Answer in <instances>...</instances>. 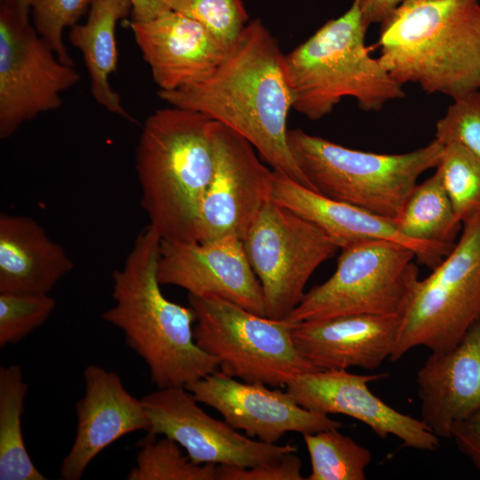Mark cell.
I'll return each instance as SVG.
<instances>
[{
	"instance_id": "1",
	"label": "cell",
	"mask_w": 480,
	"mask_h": 480,
	"mask_svg": "<svg viewBox=\"0 0 480 480\" xmlns=\"http://www.w3.org/2000/svg\"><path fill=\"white\" fill-rule=\"evenodd\" d=\"M284 56L276 38L256 19L208 78L158 95L171 106L199 112L235 131L275 172L311 189L288 144L292 107Z\"/></svg>"
},
{
	"instance_id": "2",
	"label": "cell",
	"mask_w": 480,
	"mask_h": 480,
	"mask_svg": "<svg viewBox=\"0 0 480 480\" xmlns=\"http://www.w3.org/2000/svg\"><path fill=\"white\" fill-rule=\"evenodd\" d=\"M160 244L149 225L139 233L123 267L112 274L114 305L102 319L123 332L157 388L186 387L217 371L219 361L196 344L191 307L163 294L157 278Z\"/></svg>"
},
{
	"instance_id": "3",
	"label": "cell",
	"mask_w": 480,
	"mask_h": 480,
	"mask_svg": "<svg viewBox=\"0 0 480 480\" xmlns=\"http://www.w3.org/2000/svg\"><path fill=\"white\" fill-rule=\"evenodd\" d=\"M381 65L452 100L480 91V1L404 0L381 23Z\"/></svg>"
},
{
	"instance_id": "4",
	"label": "cell",
	"mask_w": 480,
	"mask_h": 480,
	"mask_svg": "<svg viewBox=\"0 0 480 480\" xmlns=\"http://www.w3.org/2000/svg\"><path fill=\"white\" fill-rule=\"evenodd\" d=\"M213 120L174 107L145 121L136 148L141 205L162 240L196 242V225L213 170Z\"/></svg>"
},
{
	"instance_id": "5",
	"label": "cell",
	"mask_w": 480,
	"mask_h": 480,
	"mask_svg": "<svg viewBox=\"0 0 480 480\" xmlns=\"http://www.w3.org/2000/svg\"><path fill=\"white\" fill-rule=\"evenodd\" d=\"M362 3L353 0L342 15L284 56L292 107L310 120L330 114L343 98L355 99L362 110L370 112L406 95L403 84L365 44L369 26Z\"/></svg>"
},
{
	"instance_id": "6",
	"label": "cell",
	"mask_w": 480,
	"mask_h": 480,
	"mask_svg": "<svg viewBox=\"0 0 480 480\" xmlns=\"http://www.w3.org/2000/svg\"><path fill=\"white\" fill-rule=\"evenodd\" d=\"M288 144L310 188L392 221L400 215L419 177L436 168L444 144L428 145L402 154L352 149L296 128Z\"/></svg>"
},
{
	"instance_id": "7",
	"label": "cell",
	"mask_w": 480,
	"mask_h": 480,
	"mask_svg": "<svg viewBox=\"0 0 480 480\" xmlns=\"http://www.w3.org/2000/svg\"><path fill=\"white\" fill-rule=\"evenodd\" d=\"M196 344L219 361L220 371L246 382L284 386L318 371L298 351L292 324L254 314L216 296L188 295Z\"/></svg>"
},
{
	"instance_id": "8",
	"label": "cell",
	"mask_w": 480,
	"mask_h": 480,
	"mask_svg": "<svg viewBox=\"0 0 480 480\" xmlns=\"http://www.w3.org/2000/svg\"><path fill=\"white\" fill-rule=\"evenodd\" d=\"M332 276L305 292L290 324L354 314L403 316L419 281L414 252L387 240L342 248Z\"/></svg>"
},
{
	"instance_id": "9",
	"label": "cell",
	"mask_w": 480,
	"mask_h": 480,
	"mask_svg": "<svg viewBox=\"0 0 480 480\" xmlns=\"http://www.w3.org/2000/svg\"><path fill=\"white\" fill-rule=\"evenodd\" d=\"M480 316V214L463 223L452 252L416 284L389 359L418 346L447 352Z\"/></svg>"
},
{
	"instance_id": "10",
	"label": "cell",
	"mask_w": 480,
	"mask_h": 480,
	"mask_svg": "<svg viewBox=\"0 0 480 480\" xmlns=\"http://www.w3.org/2000/svg\"><path fill=\"white\" fill-rule=\"evenodd\" d=\"M243 242L262 288L266 316L275 320L288 317L315 270L340 249L316 225L273 200Z\"/></svg>"
},
{
	"instance_id": "11",
	"label": "cell",
	"mask_w": 480,
	"mask_h": 480,
	"mask_svg": "<svg viewBox=\"0 0 480 480\" xmlns=\"http://www.w3.org/2000/svg\"><path fill=\"white\" fill-rule=\"evenodd\" d=\"M16 0L0 7V138L25 122L58 109L61 94L80 80L75 66L62 63L31 25Z\"/></svg>"
},
{
	"instance_id": "12",
	"label": "cell",
	"mask_w": 480,
	"mask_h": 480,
	"mask_svg": "<svg viewBox=\"0 0 480 480\" xmlns=\"http://www.w3.org/2000/svg\"><path fill=\"white\" fill-rule=\"evenodd\" d=\"M213 170L196 225V240L227 236L244 240L252 224L272 200L274 170L260 160L244 137L213 121Z\"/></svg>"
},
{
	"instance_id": "13",
	"label": "cell",
	"mask_w": 480,
	"mask_h": 480,
	"mask_svg": "<svg viewBox=\"0 0 480 480\" xmlns=\"http://www.w3.org/2000/svg\"><path fill=\"white\" fill-rule=\"evenodd\" d=\"M141 400L150 424L148 433L174 440L196 464L252 468L297 452L290 444H267L240 434L206 413L185 387L158 388Z\"/></svg>"
},
{
	"instance_id": "14",
	"label": "cell",
	"mask_w": 480,
	"mask_h": 480,
	"mask_svg": "<svg viewBox=\"0 0 480 480\" xmlns=\"http://www.w3.org/2000/svg\"><path fill=\"white\" fill-rule=\"evenodd\" d=\"M268 387L215 371L185 388L232 428L267 444H276L287 432L304 435L342 427L327 414L302 407L287 391Z\"/></svg>"
},
{
	"instance_id": "15",
	"label": "cell",
	"mask_w": 480,
	"mask_h": 480,
	"mask_svg": "<svg viewBox=\"0 0 480 480\" xmlns=\"http://www.w3.org/2000/svg\"><path fill=\"white\" fill-rule=\"evenodd\" d=\"M157 278L190 295L216 296L266 316L260 283L238 237L209 243L161 239Z\"/></svg>"
},
{
	"instance_id": "16",
	"label": "cell",
	"mask_w": 480,
	"mask_h": 480,
	"mask_svg": "<svg viewBox=\"0 0 480 480\" xmlns=\"http://www.w3.org/2000/svg\"><path fill=\"white\" fill-rule=\"evenodd\" d=\"M385 376L356 374L348 370L314 371L296 376L285 388L300 405L309 411L352 417L381 438L396 436L404 447L436 450L439 437L421 420L396 411L371 391L368 383Z\"/></svg>"
},
{
	"instance_id": "17",
	"label": "cell",
	"mask_w": 480,
	"mask_h": 480,
	"mask_svg": "<svg viewBox=\"0 0 480 480\" xmlns=\"http://www.w3.org/2000/svg\"><path fill=\"white\" fill-rule=\"evenodd\" d=\"M84 380V395L76 404L75 439L60 468L63 480H79L92 460L119 438L149 430L142 400L128 392L116 372L89 364Z\"/></svg>"
},
{
	"instance_id": "18",
	"label": "cell",
	"mask_w": 480,
	"mask_h": 480,
	"mask_svg": "<svg viewBox=\"0 0 480 480\" xmlns=\"http://www.w3.org/2000/svg\"><path fill=\"white\" fill-rule=\"evenodd\" d=\"M128 25L160 91L205 80L230 47L198 21L172 10L147 21L131 20Z\"/></svg>"
},
{
	"instance_id": "19",
	"label": "cell",
	"mask_w": 480,
	"mask_h": 480,
	"mask_svg": "<svg viewBox=\"0 0 480 480\" xmlns=\"http://www.w3.org/2000/svg\"><path fill=\"white\" fill-rule=\"evenodd\" d=\"M402 316L354 314L292 324L300 354L318 371L377 369L391 356Z\"/></svg>"
},
{
	"instance_id": "20",
	"label": "cell",
	"mask_w": 480,
	"mask_h": 480,
	"mask_svg": "<svg viewBox=\"0 0 480 480\" xmlns=\"http://www.w3.org/2000/svg\"><path fill=\"white\" fill-rule=\"evenodd\" d=\"M272 200L316 225L340 249L368 240H387L412 250L420 264L433 269L455 245L411 240L392 220L324 196L275 171Z\"/></svg>"
},
{
	"instance_id": "21",
	"label": "cell",
	"mask_w": 480,
	"mask_h": 480,
	"mask_svg": "<svg viewBox=\"0 0 480 480\" xmlns=\"http://www.w3.org/2000/svg\"><path fill=\"white\" fill-rule=\"evenodd\" d=\"M420 420L439 438L480 410V316L447 352H431L417 373Z\"/></svg>"
},
{
	"instance_id": "22",
	"label": "cell",
	"mask_w": 480,
	"mask_h": 480,
	"mask_svg": "<svg viewBox=\"0 0 480 480\" xmlns=\"http://www.w3.org/2000/svg\"><path fill=\"white\" fill-rule=\"evenodd\" d=\"M74 267L34 219L0 214V292L49 294Z\"/></svg>"
},
{
	"instance_id": "23",
	"label": "cell",
	"mask_w": 480,
	"mask_h": 480,
	"mask_svg": "<svg viewBox=\"0 0 480 480\" xmlns=\"http://www.w3.org/2000/svg\"><path fill=\"white\" fill-rule=\"evenodd\" d=\"M131 11L129 0H95L86 21L71 28L68 34L69 42L83 54L95 101L129 120L132 117L123 107L119 94L110 86L109 76L116 70L118 62L116 27Z\"/></svg>"
},
{
	"instance_id": "24",
	"label": "cell",
	"mask_w": 480,
	"mask_h": 480,
	"mask_svg": "<svg viewBox=\"0 0 480 480\" xmlns=\"http://www.w3.org/2000/svg\"><path fill=\"white\" fill-rule=\"evenodd\" d=\"M28 386L21 368H0V480H46L28 452L21 416Z\"/></svg>"
},
{
	"instance_id": "25",
	"label": "cell",
	"mask_w": 480,
	"mask_h": 480,
	"mask_svg": "<svg viewBox=\"0 0 480 480\" xmlns=\"http://www.w3.org/2000/svg\"><path fill=\"white\" fill-rule=\"evenodd\" d=\"M393 222L411 240L448 245L455 244L462 228L436 172L415 186Z\"/></svg>"
},
{
	"instance_id": "26",
	"label": "cell",
	"mask_w": 480,
	"mask_h": 480,
	"mask_svg": "<svg viewBox=\"0 0 480 480\" xmlns=\"http://www.w3.org/2000/svg\"><path fill=\"white\" fill-rule=\"evenodd\" d=\"M340 428L304 434L311 473L307 480H364L372 461L369 449L358 444Z\"/></svg>"
},
{
	"instance_id": "27",
	"label": "cell",
	"mask_w": 480,
	"mask_h": 480,
	"mask_svg": "<svg viewBox=\"0 0 480 480\" xmlns=\"http://www.w3.org/2000/svg\"><path fill=\"white\" fill-rule=\"evenodd\" d=\"M128 480H217V466L193 462L174 440L148 433Z\"/></svg>"
},
{
	"instance_id": "28",
	"label": "cell",
	"mask_w": 480,
	"mask_h": 480,
	"mask_svg": "<svg viewBox=\"0 0 480 480\" xmlns=\"http://www.w3.org/2000/svg\"><path fill=\"white\" fill-rule=\"evenodd\" d=\"M463 224L480 214V158L457 142L444 144L435 168Z\"/></svg>"
},
{
	"instance_id": "29",
	"label": "cell",
	"mask_w": 480,
	"mask_h": 480,
	"mask_svg": "<svg viewBox=\"0 0 480 480\" xmlns=\"http://www.w3.org/2000/svg\"><path fill=\"white\" fill-rule=\"evenodd\" d=\"M55 308L56 301L49 294L0 292V348L21 341Z\"/></svg>"
},
{
	"instance_id": "30",
	"label": "cell",
	"mask_w": 480,
	"mask_h": 480,
	"mask_svg": "<svg viewBox=\"0 0 480 480\" xmlns=\"http://www.w3.org/2000/svg\"><path fill=\"white\" fill-rule=\"evenodd\" d=\"M170 10L191 18L230 46L249 22L243 0H163Z\"/></svg>"
},
{
	"instance_id": "31",
	"label": "cell",
	"mask_w": 480,
	"mask_h": 480,
	"mask_svg": "<svg viewBox=\"0 0 480 480\" xmlns=\"http://www.w3.org/2000/svg\"><path fill=\"white\" fill-rule=\"evenodd\" d=\"M95 0H28L33 26L64 64L75 66L64 42L63 31L73 28Z\"/></svg>"
},
{
	"instance_id": "32",
	"label": "cell",
	"mask_w": 480,
	"mask_h": 480,
	"mask_svg": "<svg viewBox=\"0 0 480 480\" xmlns=\"http://www.w3.org/2000/svg\"><path fill=\"white\" fill-rule=\"evenodd\" d=\"M435 139L457 142L480 158V91L452 100L436 124Z\"/></svg>"
},
{
	"instance_id": "33",
	"label": "cell",
	"mask_w": 480,
	"mask_h": 480,
	"mask_svg": "<svg viewBox=\"0 0 480 480\" xmlns=\"http://www.w3.org/2000/svg\"><path fill=\"white\" fill-rule=\"evenodd\" d=\"M301 460L296 452L281 460L252 468L217 466V480H303Z\"/></svg>"
},
{
	"instance_id": "34",
	"label": "cell",
	"mask_w": 480,
	"mask_h": 480,
	"mask_svg": "<svg viewBox=\"0 0 480 480\" xmlns=\"http://www.w3.org/2000/svg\"><path fill=\"white\" fill-rule=\"evenodd\" d=\"M450 438L480 472V410L455 422Z\"/></svg>"
},
{
	"instance_id": "35",
	"label": "cell",
	"mask_w": 480,
	"mask_h": 480,
	"mask_svg": "<svg viewBox=\"0 0 480 480\" xmlns=\"http://www.w3.org/2000/svg\"><path fill=\"white\" fill-rule=\"evenodd\" d=\"M404 0H363V15L368 26L382 23Z\"/></svg>"
},
{
	"instance_id": "36",
	"label": "cell",
	"mask_w": 480,
	"mask_h": 480,
	"mask_svg": "<svg viewBox=\"0 0 480 480\" xmlns=\"http://www.w3.org/2000/svg\"><path fill=\"white\" fill-rule=\"evenodd\" d=\"M132 20L147 21L170 11L163 0H129Z\"/></svg>"
},
{
	"instance_id": "37",
	"label": "cell",
	"mask_w": 480,
	"mask_h": 480,
	"mask_svg": "<svg viewBox=\"0 0 480 480\" xmlns=\"http://www.w3.org/2000/svg\"><path fill=\"white\" fill-rule=\"evenodd\" d=\"M16 4L20 12L29 13L28 0H16Z\"/></svg>"
}]
</instances>
